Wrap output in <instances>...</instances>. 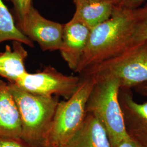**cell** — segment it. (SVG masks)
Here are the masks:
<instances>
[{"label": "cell", "mask_w": 147, "mask_h": 147, "mask_svg": "<svg viewBox=\"0 0 147 147\" xmlns=\"http://www.w3.org/2000/svg\"><path fill=\"white\" fill-rule=\"evenodd\" d=\"M131 19L132 10L120 9L115 6L108 20L91 30L75 73L80 75L125 51Z\"/></svg>", "instance_id": "6da1fadb"}, {"label": "cell", "mask_w": 147, "mask_h": 147, "mask_svg": "<svg viewBox=\"0 0 147 147\" xmlns=\"http://www.w3.org/2000/svg\"><path fill=\"white\" fill-rule=\"evenodd\" d=\"M81 75H90L95 79L86 106V113H92L98 119L106 131L111 147H115L121 141L130 137L126 131L119 101V81L104 74Z\"/></svg>", "instance_id": "7a4b0ae2"}, {"label": "cell", "mask_w": 147, "mask_h": 147, "mask_svg": "<svg viewBox=\"0 0 147 147\" xmlns=\"http://www.w3.org/2000/svg\"><path fill=\"white\" fill-rule=\"evenodd\" d=\"M8 84L20 114L21 138L35 147H46L58 97L33 94L16 84Z\"/></svg>", "instance_id": "3957f363"}, {"label": "cell", "mask_w": 147, "mask_h": 147, "mask_svg": "<svg viewBox=\"0 0 147 147\" xmlns=\"http://www.w3.org/2000/svg\"><path fill=\"white\" fill-rule=\"evenodd\" d=\"M82 81L69 99L59 101L47 135L46 147H64L82 124L86 106L95 82L90 75H80Z\"/></svg>", "instance_id": "277c9868"}, {"label": "cell", "mask_w": 147, "mask_h": 147, "mask_svg": "<svg viewBox=\"0 0 147 147\" xmlns=\"http://www.w3.org/2000/svg\"><path fill=\"white\" fill-rule=\"evenodd\" d=\"M92 73L104 74L118 79L121 89H131L147 82V42L130 47L81 74Z\"/></svg>", "instance_id": "5b68a950"}, {"label": "cell", "mask_w": 147, "mask_h": 147, "mask_svg": "<svg viewBox=\"0 0 147 147\" xmlns=\"http://www.w3.org/2000/svg\"><path fill=\"white\" fill-rule=\"evenodd\" d=\"M81 75H67L49 65L40 71L27 72L15 84L36 94L61 96L67 100L79 88L82 81Z\"/></svg>", "instance_id": "8992f818"}, {"label": "cell", "mask_w": 147, "mask_h": 147, "mask_svg": "<svg viewBox=\"0 0 147 147\" xmlns=\"http://www.w3.org/2000/svg\"><path fill=\"white\" fill-rule=\"evenodd\" d=\"M16 25L28 39L38 42L43 51L60 50L64 25L47 20L33 5L21 20L16 22Z\"/></svg>", "instance_id": "52a82bcc"}, {"label": "cell", "mask_w": 147, "mask_h": 147, "mask_svg": "<svg viewBox=\"0 0 147 147\" xmlns=\"http://www.w3.org/2000/svg\"><path fill=\"white\" fill-rule=\"evenodd\" d=\"M119 101L128 136L141 147H147V102L135 101L131 89H120Z\"/></svg>", "instance_id": "ba28073f"}, {"label": "cell", "mask_w": 147, "mask_h": 147, "mask_svg": "<svg viewBox=\"0 0 147 147\" xmlns=\"http://www.w3.org/2000/svg\"><path fill=\"white\" fill-rule=\"evenodd\" d=\"M91 29L73 18L63 26L61 55L69 68L75 72L88 42Z\"/></svg>", "instance_id": "9c48e42d"}, {"label": "cell", "mask_w": 147, "mask_h": 147, "mask_svg": "<svg viewBox=\"0 0 147 147\" xmlns=\"http://www.w3.org/2000/svg\"><path fill=\"white\" fill-rule=\"evenodd\" d=\"M21 117L8 83L0 80V136L21 137Z\"/></svg>", "instance_id": "30bf717a"}, {"label": "cell", "mask_w": 147, "mask_h": 147, "mask_svg": "<svg viewBox=\"0 0 147 147\" xmlns=\"http://www.w3.org/2000/svg\"><path fill=\"white\" fill-rule=\"evenodd\" d=\"M64 147H112L104 127L93 114L87 113L82 124Z\"/></svg>", "instance_id": "8fae6325"}, {"label": "cell", "mask_w": 147, "mask_h": 147, "mask_svg": "<svg viewBox=\"0 0 147 147\" xmlns=\"http://www.w3.org/2000/svg\"><path fill=\"white\" fill-rule=\"evenodd\" d=\"M27 56L21 42H13L12 47L6 45L4 52L0 53V76L15 84L28 72L25 64Z\"/></svg>", "instance_id": "7c38bea8"}, {"label": "cell", "mask_w": 147, "mask_h": 147, "mask_svg": "<svg viewBox=\"0 0 147 147\" xmlns=\"http://www.w3.org/2000/svg\"><path fill=\"white\" fill-rule=\"evenodd\" d=\"M75 12L73 18L92 29L110 18L115 5L110 0H73Z\"/></svg>", "instance_id": "4fadbf2b"}, {"label": "cell", "mask_w": 147, "mask_h": 147, "mask_svg": "<svg viewBox=\"0 0 147 147\" xmlns=\"http://www.w3.org/2000/svg\"><path fill=\"white\" fill-rule=\"evenodd\" d=\"M13 40L34 47V44L21 32L16 25L14 18L3 0H0V44Z\"/></svg>", "instance_id": "5bb4252c"}, {"label": "cell", "mask_w": 147, "mask_h": 147, "mask_svg": "<svg viewBox=\"0 0 147 147\" xmlns=\"http://www.w3.org/2000/svg\"><path fill=\"white\" fill-rule=\"evenodd\" d=\"M147 42V5L132 10V19L126 39V50Z\"/></svg>", "instance_id": "9a60e30c"}, {"label": "cell", "mask_w": 147, "mask_h": 147, "mask_svg": "<svg viewBox=\"0 0 147 147\" xmlns=\"http://www.w3.org/2000/svg\"><path fill=\"white\" fill-rule=\"evenodd\" d=\"M13 5V11L16 21H20L24 17L32 5V0H7Z\"/></svg>", "instance_id": "2e32d148"}, {"label": "cell", "mask_w": 147, "mask_h": 147, "mask_svg": "<svg viewBox=\"0 0 147 147\" xmlns=\"http://www.w3.org/2000/svg\"><path fill=\"white\" fill-rule=\"evenodd\" d=\"M0 147H36L21 137L0 136Z\"/></svg>", "instance_id": "e0dca14e"}, {"label": "cell", "mask_w": 147, "mask_h": 147, "mask_svg": "<svg viewBox=\"0 0 147 147\" xmlns=\"http://www.w3.org/2000/svg\"><path fill=\"white\" fill-rule=\"evenodd\" d=\"M147 0H120L117 8L128 10L137 9L140 5Z\"/></svg>", "instance_id": "ac0fdd59"}, {"label": "cell", "mask_w": 147, "mask_h": 147, "mask_svg": "<svg viewBox=\"0 0 147 147\" xmlns=\"http://www.w3.org/2000/svg\"><path fill=\"white\" fill-rule=\"evenodd\" d=\"M115 147H142L133 141L130 137L119 143Z\"/></svg>", "instance_id": "d6986e66"}, {"label": "cell", "mask_w": 147, "mask_h": 147, "mask_svg": "<svg viewBox=\"0 0 147 147\" xmlns=\"http://www.w3.org/2000/svg\"><path fill=\"white\" fill-rule=\"evenodd\" d=\"M134 88L137 93L147 98V82L137 85Z\"/></svg>", "instance_id": "ffe728a7"}, {"label": "cell", "mask_w": 147, "mask_h": 147, "mask_svg": "<svg viewBox=\"0 0 147 147\" xmlns=\"http://www.w3.org/2000/svg\"><path fill=\"white\" fill-rule=\"evenodd\" d=\"M110 1H112V2L113 3V5H115L116 7L118 5V4L120 2V0H110Z\"/></svg>", "instance_id": "44dd1931"}, {"label": "cell", "mask_w": 147, "mask_h": 147, "mask_svg": "<svg viewBox=\"0 0 147 147\" xmlns=\"http://www.w3.org/2000/svg\"><path fill=\"white\" fill-rule=\"evenodd\" d=\"M89 1H99L101 0H89Z\"/></svg>", "instance_id": "7402d4cb"}]
</instances>
